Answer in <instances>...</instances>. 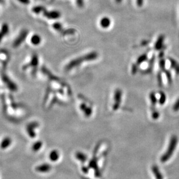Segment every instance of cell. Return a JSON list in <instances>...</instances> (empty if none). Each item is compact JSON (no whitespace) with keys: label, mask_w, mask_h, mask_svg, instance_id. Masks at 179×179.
<instances>
[{"label":"cell","mask_w":179,"mask_h":179,"mask_svg":"<svg viewBox=\"0 0 179 179\" xmlns=\"http://www.w3.org/2000/svg\"><path fill=\"white\" fill-rule=\"evenodd\" d=\"M98 57V53L95 52L93 51L90 53L84 55L83 56H80L77 58H75L71 61H70L65 67V71L67 72L70 71L71 69L79 66L80 64L83 63L84 62L87 61H92L97 59Z\"/></svg>","instance_id":"cell-1"},{"label":"cell","mask_w":179,"mask_h":179,"mask_svg":"<svg viewBox=\"0 0 179 179\" xmlns=\"http://www.w3.org/2000/svg\"><path fill=\"white\" fill-rule=\"evenodd\" d=\"M40 65L39 56L37 53H33L30 55L28 62L23 65L22 67L23 71L29 74L30 76L34 77L38 71Z\"/></svg>","instance_id":"cell-2"},{"label":"cell","mask_w":179,"mask_h":179,"mask_svg":"<svg viewBox=\"0 0 179 179\" xmlns=\"http://www.w3.org/2000/svg\"><path fill=\"white\" fill-rule=\"evenodd\" d=\"M178 139L176 136H173L170 140L169 147L166 152L162 156L160 160L162 162H165L167 161L172 156L177 144Z\"/></svg>","instance_id":"cell-3"},{"label":"cell","mask_w":179,"mask_h":179,"mask_svg":"<svg viewBox=\"0 0 179 179\" xmlns=\"http://www.w3.org/2000/svg\"><path fill=\"white\" fill-rule=\"evenodd\" d=\"M1 79L5 86L10 90L11 91L15 92L18 90V87L16 84L14 83V82L11 79L7 74L5 73H3L1 74Z\"/></svg>","instance_id":"cell-4"},{"label":"cell","mask_w":179,"mask_h":179,"mask_svg":"<svg viewBox=\"0 0 179 179\" xmlns=\"http://www.w3.org/2000/svg\"><path fill=\"white\" fill-rule=\"evenodd\" d=\"M28 34H29V31L27 30L26 29L22 30L14 41L13 43L14 48H19L20 46H21L25 41L26 38L28 36Z\"/></svg>","instance_id":"cell-5"},{"label":"cell","mask_w":179,"mask_h":179,"mask_svg":"<svg viewBox=\"0 0 179 179\" xmlns=\"http://www.w3.org/2000/svg\"><path fill=\"white\" fill-rule=\"evenodd\" d=\"M122 92L120 89H117L115 91L114 94V104L112 106V109L113 110H116L120 107L121 101H122Z\"/></svg>","instance_id":"cell-6"},{"label":"cell","mask_w":179,"mask_h":179,"mask_svg":"<svg viewBox=\"0 0 179 179\" xmlns=\"http://www.w3.org/2000/svg\"><path fill=\"white\" fill-rule=\"evenodd\" d=\"M39 126V124L37 122H33L29 123L26 128V130L29 136L31 138H35L36 134L35 132V129Z\"/></svg>","instance_id":"cell-7"},{"label":"cell","mask_w":179,"mask_h":179,"mask_svg":"<svg viewBox=\"0 0 179 179\" xmlns=\"http://www.w3.org/2000/svg\"><path fill=\"white\" fill-rule=\"evenodd\" d=\"M43 15L49 19H57L61 17V13L57 11H47L45 9L43 12Z\"/></svg>","instance_id":"cell-8"},{"label":"cell","mask_w":179,"mask_h":179,"mask_svg":"<svg viewBox=\"0 0 179 179\" xmlns=\"http://www.w3.org/2000/svg\"><path fill=\"white\" fill-rule=\"evenodd\" d=\"M10 30L9 26L7 23H4L0 27V44L1 43L4 38L8 35Z\"/></svg>","instance_id":"cell-9"},{"label":"cell","mask_w":179,"mask_h":179,"mask_svg":"<svg viewBox=\"0 0 179 179\" xmlns=\"http://www.w3.org/2000/svg\"><path fill=\"white\" fill-rule=\"evenodd\" d=\"M51 166L47 163H44L37 166L36 167V170L40 173H47L51 170Z\"/></svg>","instance_id":"cell-10"},{"label":"cell","mask_w":179,"mask_h":179,"mask_svg":"<svg viewBox=\"0 0 179 179\" xmlns=\"http://www.w3.org/2000/svg\"><path fill=\"white\" fill-rule=\"evenodd\" d=\"M30 43L34 46L39 45L41 43V37L37 34H34L30 38Z\"/></svg>","instance_id":"cell-11"},{"label":"cell","mask_w":179,"mask_h":179,"mask_svg":"<svg viewBox=\"0 0 179 179\" xmlns=\"http://www.w3.org/2000/svg\"><path fill=\"white\" fill-rule=\"evenodd\" d=\"M164 40H165V36L162 34L160 35L155 42V44L154 45L155 49H156V51L162 49L163 48Z\"/></svg>","instance_id":"cell-12"},{"label":"cell","mask_w":179,"mask_h":179,"mask_svg":"<svg viewBox=\"0 0 179 179\" xmlns=\"http://www.w3.org/2000/svg\"><path fill=\"white\" fill-rule=\"evenodd\" d=\"M12 139L9 137H6L3 139L0 143V148L2 150H5L8 148L12 144Z\"/></svg>","instance_id":"cell-13"},{"label":"cell","mask_w":179,"mask_h":179,"mask_svg":"<svg viewBox=\"0 0 179 179\" xmlns=\"http://www.w3.org/2000/svg\"><path fill=\"white\" fill-rule=\"evenodd\" d=\"M170 64V67L171 69L174 70L176 74L179 75V63H178L174 59L172 58H168Z\"/></svg>","instance_id":"cell-14"},{"label":"cell","mask_w":179,"mask_h":179,"mask_svg":"<svg viewBox=\"0 0 179 179\" xmlns=\"http://www.w3.org/2000/svg\"><path fill=\"white\" fill-rule=\"evenodd\" d=\"M89 166L90 167L93 168L95 170V174L97 177H100L101 176V171L98 167L97 165V160L94 158H93V159H91L89 163Z\"/></svg>","instance_id":"cell-15"},{"label":"cell","mask_w":179,"mask_h":179,"mask_svg":"<svg viewBox=\"0 0 179 179\" xmlns=\"http://www.w3.org/2000/svg\"><path fill=\"white\" fill-rule=\"evenodd\" d=\"M80 109L83 112L84 115L87 117H89L92 115L93 110L90 107L87 106L85 104H82L80 105Z\"/></svg>","instance_id":"cell-16"},{"label":"cell","mask_w":179,"mask_h":179,"mask_svg":"<svg viewBox=\"0 0 179 179\" xmlns=\"http://www.w3.org/2000/svg\"><path fill=\"white\" fill-rule=\"evenodd\" d=\"M100 26L104 29L108 28L111 24L110 19L108 17H103L100 21Z\"/></svg>","instance_id":"cell-17"},{"label":"cell","mask_w":179,"mask_h":179,"mask_svg":"<svg viewBox=\"0 0 179 179\" xmlns=\"http://www.w3.org/2000/svg\"><path fill=\"white\" fill-rule=\"evenodd\" d=\"M155 57L154 55H153V56L152 57V58L151 59V60L149 62V65H148V67L147 69H145L143 72V74H148V73H150L152 71V69H153V67H154V62H155Z\"/></svg>","instance_id":"cell-18"},{"label":"cell","mask_w":179,"mask_h":179,"mask_svg":"<svg viewBox=\"0 0 179 179\" xmlns=\"http://www.w3.org/2000/svg\"><path fill=\"white\" fill-rule=\"evenodd\" d=\"M49 159L52 162H56L59 159V153L56 150L52 151L49 155Z\"/></svg>","instance_id":"cell-19"},{"label":"cell","mask_w":179,"mask_h":179,"mask_svg":"<svg viewBox=\"0 0 179 179\" xmlns=\"http://www.w3.org/2000/svg\"><path fill=\"white\" fill-rule=\"evenodd\" d=\"M152 170L156 179H163V176L160 173V171H159V169L157 166H153L152 167Z\"/></svg>","instance_id":"cell-20"},{"label":"cell","mask_w":179,"mask_h":179,"mask_svg":"<svg viewBox=\"0 0 179 179\" xmlns=\"http://www.w3.org/2000/svg\"><path fill=\"white\" fill-rule=\"evenodd\" d=\"M52 27L55 30H56V32H58L59 33H60L61 34H62L63 33V32L64 31L62 25H61V23H60L59 22L54 23L52 25Z\"/></svg>","instance_id":"cell-21"},{"label":"cell","mask_w":179,"mask_h":179,"mask_svg":"<svg viewBox=\"0 0 179 179\" xmlns=\"http://www.w3.org/2000/svg\"><path fill=\"white\" fill-rule=\"evenodd\" d=\"M148 59V55L146 53H144L141 55H140L137 59L136 61V64L139 66L141 64L144 63L145 61H146Z\"/></svg>","instance_id":"cell-22"},{"label":"cell","mask_w":179,"mask_h":179,"mask_svg":"<svg viewBox=\"0 0 179 179\" xmlns=\"http://www.w3.org/2000/svg\"><path fill=\"white\" fill-rule=\"evenodd\" d=\"M43 146V143L41 141H38L36 143H34L32 145V150L34 152H37Z\"/></svg>","instance_id":"cell-23"},{"label":"cell","mask_w":179,"mask_h":179,"mask_svg":"<svg viewBox=\"0 0 179 179\" xmlns=\"http://www.w3.org/2000/svg\"><path fill=\"white\" fill-rule=\"evenodd\" d=\"M76 158L82 162H84L87 159V156L84 154L80 152H78L76 154Z\"/></svg>","instance_id":"cell-24"},{"label":"cell","mask_w":179,"mask_h":179,"mask_svg":"<svg viewBox=\"0 0 179 179\" xmlns=\"http://www.w3.org/2000/svg\"><path fill=\"white\" fill-rule=\"evenodd\" d=\"M159 94H160V98H159V99L158 100V102H159V104L160 105H163L166 102V94L163 92H162V91L159 92Z\"/></svg>","instance_id":"cell-25"},{"label":"cell","mask_w":179,"mask_h":179,"mask_svg":"<svg viewBox=\"0 0 179 179\" xmlns=\"http://www.w3.org/2000/svg\"><path fill=\"white\" fill-rule=\"evenodd\" d=\"M150 101H151V102L152 104V106L156 105V103L158 102V99L156 98L155 94L154 92H152V93H150Z\"/></svg>","instance_id":"cell-26"},{"label":"cell","mask_w":179,"mask_h":179,"mask_svg":"<svg viewBox=\"0 0 179 179\" xmlns=\"http://www.w3.org/2000/svg\"><path fill=\"white\" fill-rule=\"evenodd\" d=\"M159 68L160 69L161 71H162L165 73V72L166 71V61H165V59H160V61H159Z\"/></svg>","instance_id":"cell-27"},{"label":"cell","mask_w":179,"mask_h":179,"mask_svg":"<svg viewBox=\"0 0 179 179\" xmlns=\"http://www.w3.org/2000/svg\"><path fill=\"white\" fill-rule=\"evenodd\" d=\"M165 75H166L168 83L171 84L172 83V77H171V74L170 71L166 69V71L165 72Z\"/></svg>","instance_id":"cell-28"},{"label":"cell","mask_w":179,"mask_h":179,"mask_svg":"<svg viewBox=\"0 0 179 179\" xmlns=\"http://www.w3.org/2000/svg\"><path fill=\"white\" fill-rule=\"evenodd\" d=\"M157 79H158V83L159 86L162 87V84H163V80H162V76L161 72H159L158 73Z\"/></svg>","instance_id":"cell-29"},{"label":"cell","mask_w":179,"mask_h":179,"mask_svg":"<svg viewBox=\"0 0 179 179\" xmlns=\"http://www.w3.org/2000/svg\"><path fill=\"white\" fill-rule=\"evenodd\" d=\"M173 110L175 112L179 110V98L176 100L173 106Z\"/></svg>","instance_id":"cell-30"},{"label":"cell","mask_w":179,"mask_h":179,"mask_svg":"<svg viewBox=\"0 0 179 179\" xmlns=\"http://www.w3.org/2000/svg\"><path fill=\"white\" fill-rule=\"evenodd\" d=\"M139 67L136 64H133L132 67V73L133 74V75H135L137 71H138V69H139Z\"/></svg>","instance_id":"cell-31"},{"label":"cell","mask_w":179,"mask_h":179,"mask_svg":"<svg viewBox=\"0 0 179 179\" xmlns=\"http://www.w3.org/2000/svg\"><path fill=\"white\" fill-rule=\"evenodd\" d=\"M159 116H160V113L156 110H155L152 113V117L154 119H158Z\"/></svg>","instance_id":"cell-32"},{"label":"cell","mask_w":179,"mask_h":179,"mask_svg":"<svg viewBox=\"0 0 179 179\" xmlns=\"http://www.w3.org/2000/svg\"><path fill=\"white\" fill-rule=\"evenodd\" d=\"M76 3H77V5L80 8H82L84 6L83 0H76Z\"/></svg>","instance_id":"cell-33"},{"label":"cell","mask_w":179,"mask_h":179,"mask_svg":"<svg viewBox=\"0 0 179 179\" xmlns=\"http://www.w3.org/2000/svg\"><path fill=\"white\" fill-rule=\"evenodd\" d=\"M136 3L137 5L139 7H141L143 6V3H144V0H136Z\"/></svg>","instance_id":"cell-34"},{"label":"cell","mask_w":179,"mask_h":179,"mask_svg":"<svg viewBox=\"0 0 179 179\" xmlns=\"http://www.w3.org/2000/svg\"><path fill=\"white\" fill-rule=\"evenodd\" d=\"M18 1L23 4H29L30 3V0H18Z\"/></svg>","instance_id":"cell-35"},{"label":"cell","mask_w":179,"mask_h":179,"mask_svg":"<svg viewBox=\"0 0 179 179\" xmlns=\"http://www.w3.org/2000/svg\"><path fill=\"white\" fill-rule=\"evenodd\" d=\"M82 170H83V171L84 172V173H87L88 172V169L87 168V167H83V168H82Z\"/></svg>","instance_id":"cell-36"},{"label":"cell","mask_w":179,"mask_h":179,"mask_svg":"<svg viewBox=\"0 0 179 179\" xmlns=\"http://www.w3.org/2000/svg\"><path fill=\"white\" fill-rule=\"evenodd\" d=\"M163 55H164V52L163 51H161V52H160V53L159 54V57L162 58V57H163Z\"/></svg>","instance_id":"cell-37"},{"label":"cell","mask_w":179,"mask_h":179,"mask_svg":"<svg viewBox=\"0 0 179 179\" xmlns=\"http://www.w3.org/2000/svg\"><path fill=\"white\" fill-rule=\"evenodd\" d=\"M115 1L117 3H121L122 1V0H115Z\"/></svg>","instance_id":"cell-38"},{"label":"cell","mask_w":179,"mask_h":179,"mask_svg":"<svg viewBox=\"0 0 179 179\" xmlns=\"http://www.w3.org/2000/svg\"><path fill=\"white\" fill-rule=\"evenodd\" d=\"M4 2V0H0V4H2Z\"/></svg>","instance_id":"cell-39"}]
</instances>
